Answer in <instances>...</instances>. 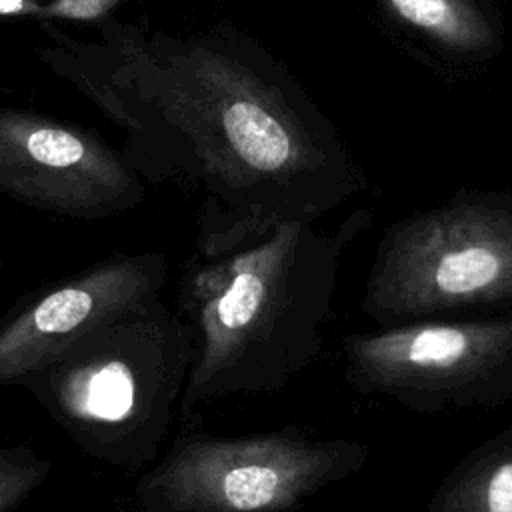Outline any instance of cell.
<instances>
[{"label": "cell", "instance_id": "cell-9", "mask_svg": "<svg viewBox=\"0 0 512 512\" xmlns=\"http://www.w3.org/2000/svg\"><path fill=\"white\" fill-rule=\"evenodd\" d=\"M380 22L438 72L470 74L506 48L498 0H368Z\"/></svg>", "mask_w": 512, "mask_h": 512}, {"label": "cell", "instance_id": "cell-7", "mask_svg": "<svg viewBox=\"0 0 512 512\" xmlns=\"http://www.w3.org/2000/svg\"><path fill=\"white\" fill-rule=\"evenodd\" d=\"M0 192L30 208L104 220L146 200V182L122 150L54 116L0 106Z\"/></svg>", "mask_w": 512, "mask_h": 512}, {"label": "cell", "instance_id": "cell-12", "mask_svg": "<svg viewBox=\"0 0 512 512\" xmlns=\"http://www.w3.org/2000/svg\"><path fill=\"white\" fill-rule=\"evenodd\" d=\"M38 22H88L98 24L112 12L134 0H40Z\"/></svg>", "mask_w": 512, "mask_h": 512}, {"label": "cell", "instance_id": "cell-4", "mask_svg": "<svg viewBox=\"0 0 512 512\" xmlns=\"http://www.w3.org/2000/svg\"><path fill=\"white\" fill-rule=\"evenodd\" d=\"M360 310L376 328L512 312V192L460 190L384 228Z\"/></svg>", "mask_w": 512, "mask_h": 512}, {"label": "cell", "instance_id": "cell-5", "mask_svg": "<svg viewBox=\"0 0 512 512\" xmlns=\"http://www.w3.org/2000/svg\"><path fill=\"white\" fill-rule=\"evenodd\" d=\"M368 446L304 428L214 436L182 424L134 486L138 512H294L320 490L358 474Z\"/></svg>", "mask_w": 512, "mask_h": 512}, {"label": "cell", "instance_id": "cell-8", "mask_svg": "<svg viewBox=\"0 0 512 512\" xmlns=\"http://www.w3.org/2000/svg\"><path fill=\"white\" fill-rule=\"evenodd\" d=\"M162 252L114 254L26 294L0 316V386H20L100 324L160 298Z\"/></svg>", "mask_w": 512, "mask_h": 512}, {"label": "cell", "instance_id": "cell-11", "mask_svg": "<svg viewBox=\"0 0 512 512\" xmlns=\"http://www.w3.org/2000/svg\"><path fill=\"white\" fill-rule=\"evenodd\" d=\"M50 474V458L32 446L0 444V512H16Z\"/></svg>", "mask_w": 512, "mask_h": 512}, {"label": "cell", "instance_id": "cell-13", "mask_svg": "<svg viewBox=\"0 0 512 512\" xmlns=\"http://www.w3.org/2000/svg\"><path fill=\"white\" fill-rule=\"evenodd\" d=\"M40 8V0H0V18L38 22Z\"/></svg>", "mask_w": 512, "mask_h": 512}, {"label": "cell", "instance_id": "cell-6", "mask_svg": "<svg viewBox=\"0 0 512 512\" xmlns=\"http://www.w3.org/2000/svg\"><path fill=\"white\" fill-rule=\"evenodd\" d=\"M340 348L354 392L410 412L496 410L512 398V312L350 332Z\"/></svg>", "mask_w": 512, "mask_h": 512}, {"label": "cell", "instance_id": "cell-10", "mask_svg": "<svg viewBox=\"0 0 512 512\" xmlns=\"http://www.w3.org/2000/svg\"><path fill=\"white\" fill-rule=\"evenodd\" d=\"M426 512H512V422L440 480Z\"/></svg>", "mask_w": 512, "mask_h": 512}, {"label": "cell", "instance_id": "cell-1", "mask_svg": "<svg viewBox=\"0 0 512 512\" xmlns=\"http://www.w3.org/2000/svg\"><path fill=\"white\" fill-rule=\"evenodd\" d=\"M100 40L40 22V60L124 132L146 184L202 188L198 256L316 222L366 188L336 126L288 68L228 22L172 34L108 16Z\"/></svg>", "mask_w": 512, "mask_h": 512}, {"label": "cell", "instance_id": "cell-3", "mask_svg": "<svg viewBox=\"0 0 512 512\" xmlns=\"http://www.w3.org/2000/svg\"><path fill=\"white\" fill-rule=\"evenodd\" d=\"M190 362V326L156 298L90 330L20 386L88 458L134 474L160 456Z\"/></svg>", "mask_w": 512, "mask_h": 512}, {"label": "cell", "instance_id": "cell-2", "mask_svg": "<svg viewBox=\"0 0 512 512\" xmlns=\"http://www.w3.org/2000/svg\"><path fill=\"white\" fill-rule=\"evenodd\" d=\"M370 226L372 212L358 208L334 230L288 222L232 252L188 262L176 310L192 330L182 424L216 398L280 392L316 362L342 258Z\"/></svg>", "mask_w": 512, "mask_h": 512}]
</instances>
